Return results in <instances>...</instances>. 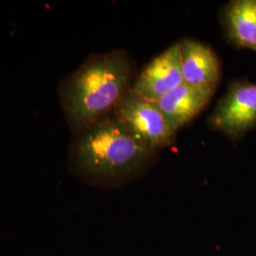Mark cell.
Returning a JSON list of instances; mask_svg holds the SVG:
<instances>
[{
	"mask_svg": "<svg viewBox=\"0 0 256 256\" xmlns=\"http://www.w3.org/2000/svg\"><path fill=\"white\" fill-rule=\"evenodd\" d=\"M156 155L111 114L72 134L68 168L84 182L108 188L144 172Z\"/></svg>",
	"mask_w": 256,
	"mask_h": 256,
	"instance_id": "6da1fadb",
	"label": "cell"
},
{
	"mask_svg": "<svg viewBox=\"0 0 256 256\" xmlns=\"http://www.w3.org/2000/svg\"><path fill=\"white\" fill-rule=\"evenodd\" d=\"M135 63L128 52L88 56L59 84L58 96L72 133L111 115L131 90Z\"/></svg>",
	"mask_w": 256,
	"mask_h": 256,
	"instance_id": "7a4b0ae2",
	"label": "cell"
},
{
	"mask_svg": "<svg viewBox=\"0 0 256 256\" xmlns=\"http://www.w3.org/2000/svg\"><path fill=\"white\" fill-rule=\"evenodd\" d=\"M112 114L138 142L152 151L158 153L174 144L176 133L156 102L129 92Z\"/></svg>",
	"mask_w": 256,
	"mask_h": 256,
	"instance_id": "3957f363",
	"label": "cell"
},
{
	"mask_svg": "<svg viewBox=\"0 0 256 256\" xmlns=\"http://www.w3.org/2000/svg\"><path fill=\"white\" fill-rule=\"evenodd\" d=\"M212 131L238 142L256 128V82L234 80L207 120Z\"/></svg>",
	"mask_w": 256,
	"mask_h": 256,
	"instance_id": "277c9868",
	"label": "cell"
},
{
	"mask_svg": "<svg viewBox=\"0 0 256 256\" xmlns=\"http://www.w3.org/2000/svg\"><path fill=\"white\" fill-rule=\"evenodd\" d=\"M183 84L178 43L155 56L134 79L130 92L150 101H160Z\"/></svg>",
	"mask_w": 256,
	"mask_h": 256,
	"instance_id": "5b68a950",
	"label": "cell"
},
{
	"mask_svg": "<svg viewBox=\"0 0 256 256\" xmlns=\"http://www.w3.org/2000/svg\"><path fill=\"white\" fill-rule=\"evenodd\" d=\"M178 43L183 82L214 93L222 74L214 50L192 38H183Z\"/></svg>",
	"mask_w": 256,
	"mask_h": 256,
	"instance_id": "8992f818",
	"label": "cell"
},
{
	"mask_svg": "<svg viewBox=\"0 0 256 256\" xmlns=\"http://www.w3.org/2000/svg\"><path fill=\"white\" fill-rule=\"evenodd\" d=\"M214 94L183 82L156 102L168 124L176 133L202 114Z\"/></svg>",
	"mask_w": 256,
	"mask_h": 256,
	"instance_id": "52a82bcc",
	"label": "cell"
},
{
	"mask_svg": "<svg viewBox=\"0 0 256 256\" xmlns=\"http://www.w3.org/2000/svg\"><path fill=\"white\" fill-rule=\"evenodd\" d=\"M224 37L230 45L256 54V0H232L220 12Z\"/></svg>",
	"mask_w": 256,
	"mask_h": 256,
	"instance_id": "ba28073f",
	"label": "cell"
}]
</instances>
